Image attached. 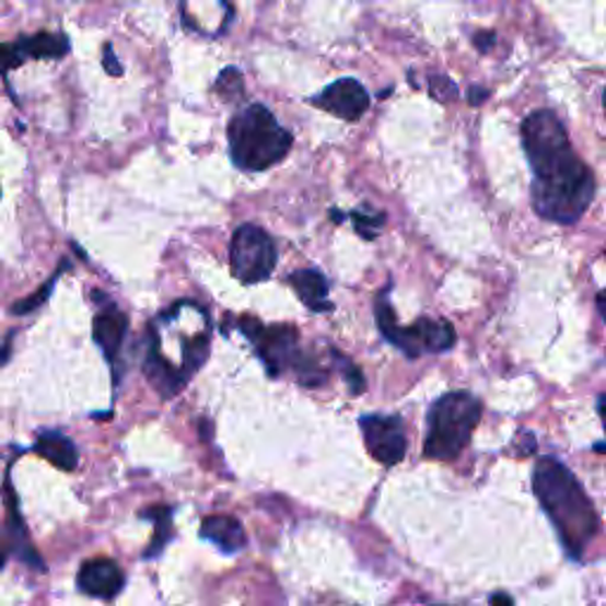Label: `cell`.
I'll return each instance as SVG.
<instances>
[{
  "label": "cell",
  "instance_id": "cell-20",
  "mask_svg": "<svg viewBox=\"0 0 606 606\" xmlns=\"http://www.w3.org/2000/svg\"><path fill=\"white\" fill-rule=\"evenodd\" d=\"M105 69H107V74H112V77H121L124 74V67L119 65L117 55H114L112 46H105Z\"/></svg>",
  "mask_w": 606,
  "mask_h": 606
},
{
  "label": "cell",
  "instance_id": "cell-19",
  "mask_svg": "<svg viewBox=\"0 0 606 606\" xmlns=\"http://www.w3.org/2000/svg\"><path fill=\"white\" fill-rule=\"evenodd\" d=\"M225 85H228V91L223 93V97H240L244 93V83H242V77L235 67L221 71L219 81H215V91L225 89Z\"/></svg>",
  "mask_w": 606,
  "mask_h": 606
},
{
  "label": "cell",
  "instance_id": "cell-17",
  "mask_svg": "<svg viewBox=\"0 0 606 606\" xmlns=\"http://www.w3.org/2000/svg\"><path fill=\"white\" fill-rule=\"evenodd\" d=\"M349 219L353 221L358 235L365 237V240H374L380 233H382V225L386 221L384 213H368L365 209H356Z\"/></svg>",
  "mask_w": 606,
  "mask_h": 606
},
{
  "label": "cell",
  "instance_id": "cell-25",
  "mask_svg": "<svg viewBox=\"0 0 606 606\" xmlns=\"http://www.w3.org/2000/svg\"><path fill=\"white\" fill-rule=\"evenodd\" d=\"M597 410H599V417H602V424L606 429V394L597 400Z\"/></svg>",
  "mask_w": 606,
  "mask_h": 606
},
{
  "label": "cell",
  "instance_id": "cell-9",
  "mask_svg": "<svg viewBox=\"0 0 606 606\" xmlns=\"http://www.w3.org/2000/svg\"><path fill=\"white\" fill-rule=\"evenodd\" d=\"M311 103L343 121H356L370 109V95L360 81L339 79L329 83L323 93H317Z\"/></svg>",
  "mask_w": 606,
  "mask_h": 606
},
{
  "label": "cell",
  "instance_id": "cell-16",
  "mask_svg": "<svg viewBox=\"0 0 606 606\" xmlns=\"http://www.w3.org/2000/svg\"><path fill=\"white\" fill-rule=\"evenodd\" d=\"M171 516H173L171 508H152V510L142 512V518H154V524H156L154 540L150 545V550L145 552V559L156 557L164 550V545L171 540Z\"/></svg>",
  "mask_w": 606,
  "mask_h": 606
},
{
  "label": "cell",
  "instance_id": "cell-15",
  "mask_svg": "<svg viewBox=\"0 0 606 606\" xmlns=\"http://www.w3.org/2000/svg\"><path fill=\"white\" fill-rule=\"evenodd\" d=\"M34 451L48 459L53 467L62 469V471H74L79 467V451L77 445L71 443L60 431H43V434L36 436Z\"/></svg>",
  "mask_w": 606,
  "mask_h": 606
},
{
  "label": "cell",
  "instance_id": "cell-10",
  "mask_svg": "<svg viewBox=\"0 0 606 606\" xmlns=\"http://www.w3.org/2000/svg\"><path fill=\"white\" fill-rule=\"evenodd\" d=\"M69 38L65 34L40 32L34 36H20L14 43L3 46V62L5 71L24 65L28 57L32 60H60L69 53Z\"/></svg>",
  "mask_w": 606,
  "mask_h": 606
},
{
  "label": "cell",
  "instance_id": "cell-12",
  "mask_svg": "<svg viewBox=\"0 0 606 606\" xmlns=\"http://www.w3.org/2000/svg\"><path fill=\"white\" fill-rule=\"evenodd\" d=\"M126 331H128V317L114 306L112 301H107L105 308L100 311L93 321V339L112 365L119 363Z\"/></svg>",
  "mask_w": 606,
  "mask_h": 606
},
{
  "label": "cell",
  "instance_id": "cell-14",
  "mask_svg": "<svg viewBox=\"0 0 606 606\" xmlns=\"http://www.w3.org/2000/svg\"><path fill=\"white\" fill-rule=\"evenodd\" d=\"M287 282L292 284V290L299 294V299L306 303L311 311L323 313V311L335 308L329 301V282L321 270H313V268L294 270L292 276L287 278Z\"/></svg>",
  "mask_w": 606,
  "mask_h": 606
},
{
  "label": "cell",
  "instance_id": "cell-23",
  "mask_svg": "<svg viewBox=\"0 0 606 606\" xmlns=\"http://www.w3.org/2000/svg\"><path fill=\"white\" fill-rule=\"evenodd\" d=\"M486 95H488V91H481V89H471V91H469V103H471V105H479V103H481V100H486Z\"/></svg>",
  "mask_w": 606,
  "mask_h": 606
},
{
  "label": "cell",
  "instance_id": "cell-24",
  "mask_svg": "<svg viewBox=\"0 0 606 606\" xmlns=\"http://www.w3.org/2000/svg\"><path fill=\"white\" fill-rule=\"evenodd\" d=\"M597 311H599V315L604 317V323H606V290H602V292H597Z\"/></svg>",
  "mask_w": 606,
  "mask_h": 606
},
{
  "label": "cell",
  "instance_id": "cell-5",
  "mask_svg": "<svg viewBox=\"0 0 606 606\" xmlns=\"http://www.w3.org/2000/svg\"><path fill=\"white\" fill-rule=\"evenodd\" d=\"M388 292L392 287L377 296L374 303V315H377V327L388 343H394L408 358H420L427 353H445L451 351L457 335L455 327L448 321H431V317H422L410 327H400L396 323V313L388 303Z\"/></svg>",
  "mask_w": 606,
  "mask_h": 606
},
{
  "label": "cell",
  "instance_id": "cell-26",
  "mask_svg": "<svg viewBox=\"0 0 606 606\" xmlns=\"http://www.w3.org/2000/svg\"><path fill=\"white\" fill-rule=\"evenodd\" d=\"M604 112H606V91H604Z\"/></svg>",
  "mask_w": 606,
  "mask_h": 606
},
{
  "label": "cell",
  "instance_id": "cell-8",
  "mask_svg": "<svg viewBox=\"0 0 606 606\" xmlns=\"http://www.w3.org/2000/svg\"><path fill=\"white\" fill-rule=\"evenodd\" d=\"M360 431L370 455L380 465L394 467L408 453V436L406 424L398 415H368L360 420Z\"/></svg>",
  "mask_w": 606,
  "mask_h": 606
},
{
  "label": "cell",
  "instance_id": "cell-18",
  "mask_svg": "<svg viewBox=\"0 0 606 606\" xmlns=\"http://www.w3.org/2000/svg\"><path fill=\"white\" fill-rule=\"evenodd\" d=\"M69 268V261H67V258H65V261H62V266H60V270H57L55 272V276L46 282V284H43L40 287V292H36L34 296H28V299H24V301H18V303H14V306H12V313L14 315H26V313H32V311H36L38 306H40V303L43 301H46L48 296H50V292H53V284L57 282V278H60L62 276V272Z\"/></svg>",
  "mask_w": 606,
  "mask_h": 606
},
{
  "label": "cell",
  "instance_id": "cell-21",
  "mask_svg": "<svg viewBox=\"0 0 606 606\" xmlns=\"http://www.w3.org/2000/svg\"><path fill=\"white\" fill-rule=\"evenodd\" d=\"M493 43H496V34L493 32H479L474 36V46L479 48L481 53H488L490 48H493Z\"/></svg>",
  "mask_w": 606,
  "mask_h": 606
},
{
  "label": "cell",
  "instance_id": "cell-3",
  "mask_svg": "<svg viewBox=\"0 0 606 606\" xmlns=\"http://www.w3.org/2000/svg\"><path fill=\"white\" fill-rule=\"evenodd\" d=\"M294 145L292 133L266 105H247L228 124V148L233 164L258 173L280 164Z\"/></svg>",
  "mask_w": 606,
  "mask_h": 606
},
{
  "label": "cell",
  "instance_id": "cell-4",
  "mask_svg": "<svg viewBox=\"0 0 606 606\" xmlns=\"http://www.w3.org/2000/svg\"><path fill=\"white\" fill-rule=\"evenodd\" d=\"M483 415L481 400L467 392H451L429 408L424 455L429 459L451 462L469 445L474 429Z\"/></svg>",
  "mask_w": 606,
  "mask_h": 606
},
{
  "label": "cell",
  "instance_id": "cell-13",
  "mask_svg": "<svg viewBox=\"0 0 606 606\" xmlns=\"http://www.w3.org/2000/svg\"><path fill=\"white\" fill-rule=\"evenodd\" d=\"M199 536L213 543L225 555H235L244 550V545H247V533H244L242 524L235 516H228V514L207 516L205 522H201Z\"/></svg>",
  "mask_w": 606,
  "mask_h": 606
},
{
  "label": "cell",
  "instance_id": "cell-11",
  "mask_svg": "<svg viewBox=\"0 0 606 606\" xmlns=\"http://www.w3.org/2000/svg\"><path fill=\"white\" fill-rule=\"evenodd\" d=\"M79 590L97 599H112L124 590V571L112 559H89L79 569Z\"/></svg>",
  "mask_w": 606,
  "mask_h": 606
},
{
  "label": "cell",
  "instance_id": "cell-22",
  "mask_svg": "<svg viewBox=\"0 0 606 606\" xmlns=\"http://www.w3.org/2000/svg\"><path fill=\"white\" fill-rule=\"evenodd\" d=\"M490 606H512V597L504 595V593H498L490 597Z\"/></svg>",
  "mask_w": 606,
  "mask_h": 606
},
{
  "label": "cell",
  "instance_id": "cell-1",
  "mask_svg": "<svg viewBox=\"0 0 606 606\" xmlns=\"http://www.w3.org/2000/svg\"><path fill=\"white\" fill-rule=\"evenodd\" d=\"M522 142L533 171V209L550 223H579L593 205L597 180L573 152L564 124L550 109L533 112L522 124Z\"/></svg>",
  "mask_w": 606,
  "mask_h": 606
},
{
  "label": "cell",
  "instance_id": "cell-2",
  "mask_svg": "<svg viewBox=\"0 0 606 606\" xmlns=\"http://www.w3.org/2000/svg\"><path fill=\"white\" fill-rule=\"evenodd\" d=\"M533 490L555 524L567 555L581 559L599 533V516L579 479L559 459L540 457L533 471Z\"/></svg>",
  "mask_w": 606,
  "mask_h": 606
},
{
  "label": "cell",
  "instance_id": "cell-6",
  "mask_svg": "<svg viewBox=\"0 0 606 606\" xmlns=\"http://www.w3.org/2000/svg\"><path fill=\"white\" fill-rule=\"evenodd\" d=\"M278 266V247L264 228L240 225L230 240V272L242 284H258L272 276Z\"/></svg>",
  "mask_w": 606,
  "mask_h": 606
},
{
  "label": "cell",
  "instance_id": "cell-7",
  "mask_svg": "<svg viewBox=\"0 0 606 606\" xmlns=\"http://www.w3.org/2000/svg\"><path fill=\"white\" fill-rule=\"evenodd\" d=\"M237 327L254 343L258 358L264 360L270 377H278L280 372L299 365L303 351L299 349V331L292 325H272L266 327L256 317H240Z\"/></svg>",
  "mask_w": 606,
  "mask_h": 606
}]
</instances>
